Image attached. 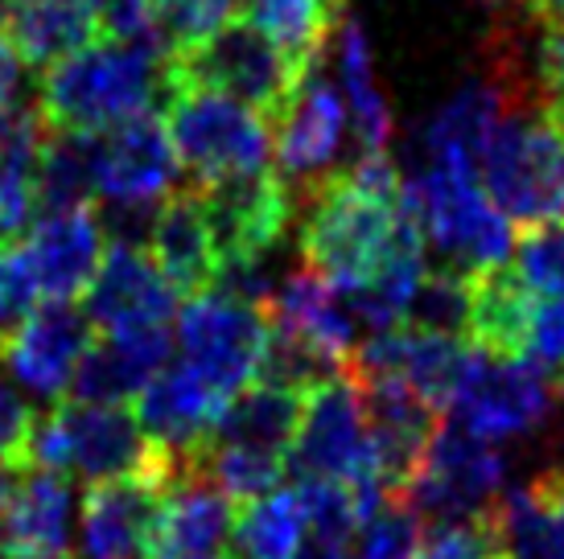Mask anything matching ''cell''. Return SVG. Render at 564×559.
<instances>
[{
  "label": "cell",
  "mask_w": 564,
  "mask_h": 559,
  "mask_svg": "<svg viewBox=\"0 0 564 559\" xmlns=\"http://www.w3.org/2000/svg\"><path fill=\"white\" fill-rule=\"evenodd\" d=\"M165 87V58L153 42L95 37L91 46L66 54L63 63L42 70L37 103L46 111L50 132L99 136L124 124L128 116L153 111Z\"/></svg>",
  "instance_id": "obj_1"
},
{
  "label": "cell",
  "mask_w": 564,
  "mask_h": 559,
  "mask_svg": "<svg viewBox=\"0 0 564 559\" xmlns=\"http://www.w3.org/2000/svg\"><path fill=\"white\" fill-rule=\"evenodd\" d=\"M30 469H54L83 482L149 478L170 485L182 473V452L158 445L128 404L66 399L37 416L30 436Z\"/></svg>",
  "instance_id": "obj_2"
},
{
  "label": "cell",
  "mask_w": 564,
  "mask_h": 559,
  "mask_svg": "<svg viewBox=\"0 0 564 559\" xmlns=\"http://www.w3.org/2000/svg\"><path fill=\"white\" fill-rule=\"evenodd\" d=\"M412 222L404 189H371L338 169L305 202L301 260L343 293L359 288L383 267Z\"/></svg>",
  "instance_id": "obj_3"
},
{
  "label": "cell",
  "mask_w": 564,
  "mask_h": 559,
  "mask_svg": "<svg viewBox=\"0 0 564 559\" xmlns=\"http://www.w3.org/2000/svg\"><path fill=\"white\" fill-rule=\"evenodd\" d=\"M404 202L421 222L424 243L441 255V267L478 276L486 267L507 264L516 251V222L486 198L478 169L421 165L404 177Z\"/></svg>",
  "instance_id": "obj_4"
},
{
  "label": "cell",
  "mask_w": 564,
  "mask_h": 559,
  "mask_svg": "<svg viewBox=\"0 0 564 559\" xmlns=\"http://www.w3.org/2000/svg\"><path fill=\"white\" fill-rule=\"evenodd\" d=\"M486 198L516 227H540L564 215V132L549 108L511 111L478 156Z\"/></svg>",
  "instance_id": "obj_5"
},
{
  "label": "cell",
  "mask_w": 564,
  "mask_h": 559,
  "mask_svg": "<svg viewBox=\"0 0 564 559\" xmlns=\"http://www.w3.org/2000/svg\"><path fill=\"white\" fill-rule=\"evenodd\" d=\"M161 99L177 161L194 177V186H215L268 169L272 128L256 108L239 103L236 95L165 83Z\"/></svg>",
  "instance_id": "obj_6"
},
{
  "label": "cell",
  "mask_w": 564,
  "mask_h": 559,
  "mask_svg": "<svg viewBox=\"0 0 564 559\" xmlns=\"http://www.w3.org/2000/svg\"><path fill=\"white\" fill-rule=\"evenodd\" d=\"M289 465H297V473L346 482L359 494L367 518L388 497V485L376 465V445H371V424H367L359 383L350 379L346 366L305 391V412H301V428L289 449Z\"/></svg>",
  "instance_id": "obj_7"
},
{
  "label": "cell",
  "mask_w": 564,
  "mask_h": 559,
  "mask_svg": "<svg viewBox=\"0 0 564 559\" xmlns=\"http://www.w3.org/2000/svg\"><path fill=\"white\" fill-rule=\"evenodd\" d=\"M305 66L293 63L264 30H256L248 17L227 21L210 33L203 46L165 63V83L173 87H206V91L236 95L239 103L256 108L264 120H281L289 99L305 83Z\"/></svg>",
  "instance_id": "obj_8"
},
{
  "label": "cell",
  "mask_w": 564,
  "mask_h": 559,
  "mask_svg": "<svg viewBox=\"0 0 564 559\" xmlns=\"http://www.w3.org/2000/svg\"><path fill=\"white\" fill-rule=\"evenodd\" d=\"M268 333L272 329H268L260 305H248V300L227 296L219 288H206L177 309L173 346H177L186 366H194L203 379H210L215 387L236 399L260 374Z\"/></svg>",
  "instance_id": "obj_9"
},
{
  "label": "cell",
  "mask_w": 564,
  "mask_h": 559,
  "mask_svg": "<svg viewBox=\"0 0 564 559\" xmlns=\"http://www.w3.org/2000/svg\"><path fill=\"white\" fill-rule=\"evenodd\" d=\"M502 490H507L502 452L470 428H462L457 419L454 424L441 419L416 473L395 497L408 502L421 518H462V514L495 511Z\"/></svg>",
  "instance_id": "obj_10"
},
{
  "label": "cell",
  "mask_w": 564,
  "mask_h": 559,
  "mask_svg": "<svg viewBox=\"0 0 564 559\" xmlns=\"http://www.w3.org/2000/svg\"><path fill=\"white\" fill-rule=\"evenodd\" d=\"M95 342V326L87 321L79 300H42L13 329L0 333V366L17 387L58 404L70 395L75 371Z\"/></svg>",
  "instance_id": "obj_11"
},
{
  "label": "cell",
  "mask_w": 564,
  "mask_h": 559,
  "mask_svg": "<svg viewBox=\"0 0 564 559\" xmlns=\"http://www.w3.org/2000/svg\"><path fill=\"white\" fill-rule=\"evenodd\" d=\"M552 416L549 374L523 358H502L474 350L470 374L454 399V419L490 445L540 432Z\"/></svg>",
  "instance_id": "obj_12"
},
{
  "label": "cell",
  "mask_w": 564,
  "mask_h": 559,
  "mask_svg": "<svg viewBox=\"0 0 564 559\" xmlns=\"http://www.w3.org/2000/svg\"><path fill=\"white\" fill-rule=\"evenodd\" d=\"M346 140V99L343 87L317 75V66L305 75L297 95L276 120L272 149H276V173L293 189L297 206H305L317 189L338 173V153Z\"/></svg>",
  "instance_id": "obj_13"
},
{
  "label": "cell",
  "mask_w": 564,
  "mask_h": 559,
  "mask_svg": "<svg viewBox=\"0 0 564 559\" xmlns=\"http://www.w3.org/2000/svg\"><path fill=\"white\" fill-rule=\"evenodd\" d=\"M198 194H203L210 234H215L219 267L264 264L268 251L281 243V234L289 231V222L297 215L293 189L272 169L198 186Z\"/></svg>",
  "instance_id": "obj_14"
},
{
  "label": "cell",
  "mask_w": 564,
  "mask_h": 559,
  "mask_svg": "<svg viewBox=\"0 0 564 559\" xmlns=\"http://www.w3.org/2000/svg\"><path fill=\"white\" fill-rule=\"evenodd\" d=\"M478 346L470 338H454V333H433V329L416 326H392L383 333H371L355 354L346 358L350 371L362 374H388L412 387L421 399L433 407H454L457 391L466 383Z\"/></svg>",
  "instance_id": "obj_15"
},
{
  "label": "cell",
  "mask_w": 564,
  "mask_h": 559,
  "mask_svg": "<svg viewBox=\"0 0 564 559\" xmlns=\"http://www.w3.org/2000/svg\"><path fill=\"white\" fill-rule=\"evenodd\" d=\"M177 288L158 267L149 248H128V243H108V255L99 272L91 276L87 293L79 296L87 321L95 333H141V329L170 326L177 313Z\"/></svg>",
  "instance_id": "obj_16"
},
{
  "label": "cell",
  "mask_w": 564,
  "mask_h": 559,
  "mask_svg": "<svg viewBox=\"0 0 564 559\" xmlns=\"http://www.w3.org/2000/svg\"><path fill=\"white\" fill-rule=\"evenodd\" d=\"M231 539H236L231 497L182 457V473L161 494L141 559H227Z\"/></svg>",
  "instance_id": "obj_17"
},
{
  "label": "cell",
  "mask_w": 564,
  "mask_h": 559,
  "mask_svg": "<svg viewBox=\"0 0 564 559\" xmlns=\"http://www.w3.org/2000/svg\"><path fill=\"white\" fill-rule=\"evenodd\" d=\"M95 144V198L99 202H161L177 186V149L165 116L141 111L124 124L91 136Z\"/></svg>",
  "instance_id": "obj_18"
},
{
  "label": "cell",
  "mask_w": 564,
  "mask_h": 559,
  "mask_svg": "<svg viewBox=\"0 0 564 559\" xmlns=\"http://www.w3.org/2000/svg\"><path fill=\"white\" fill-rule=\"evenodd\" d=\"M25 251L46 300H79L108 255V231L95 206L54 210L37 215L25 234Z\"/></svg>",
  "instance_id": "obj_19"
},
{
  "label": "cell",
  "mask_w": 564,
  "mask_h": 559,
  "mask_svg": "<svg viewBox=\"0 0 564 559\" xmlns=\"http://www.w3.org/2000/svg\"><path fill=\"white\" fill-rule=\"evenodd\" d=\"M227 404H231L227 391H219L210 379H203L177 358L132 399V412L158 445L186 457L215 436Z\"/></svg>",
  "instance_id": "obj_20"
},
{
  "label": "cell",
  "mask_w": 564,
  "mask_h": 559,
  "mask_svg": "<svg viewBox=\"0 0 564 559\" xmlns=\"http://www.w3.org/2000/svg\"><path fill=\"white\" fill-rule=\"evenodd\" d=\"M4 559H75V485L54 469H25L0 523Z\"/></svg>",
  "instance_id": "obj_21"
},
{
  "label": "cell",
  "mask_w": 564,
  "mask_h": 559,
  "mask_svg": "<svg viewBox=\"0 0 564 559\" xmlns=\"http://www.w3.org/2000/svg\"><path fill=\"white\" fill-rule=\"evenodd\" d=\"M268 326L293 338V342L310 346L322 358L346 366V358L355 354V317L346 309L343 288H334L326 276H317L314 267H297L264 300Z\"/></svg>",
  "instance_id": "obj_22"
},
{
  "label": "cell",
  "mask_w": 564,
  "mask_h": 559,
  "mask_svg": "<svg viewBox=\"0 0 564 559\" xmlns=\"http://www.w3.org/2000/svg\"><path fill=\"white\" fill-rule=\"evenodd\" d=\"M165 485L149 478L91 482L79 506L75 559H141Z\"/></svg>",
  "instance_id": "obj_23"
},
{
  "label": "cell",
  "mask_w": 564,
  "mask_h": 559,
  "mask_svg": "<svg viewBox=\"0 0 564 559\" xmlns=\"http://www.w3.org/2000/svg\"><path fill=\"white\" fill-rule=\"evenodd\" d=\"M173 333L161 329H141V333H95L91 350L83 354L70 395L79 404H132L153 379H158L173 358Z\"/></svg>",
  "instance_id": "obj_24"
},
{
  "label": "cell",
  "mask_w": 564,
  "mask_h": 559,
  "mask_svg": "<svg viewBox=\"0 0 564 559\" xmlns=\"http://www.w3.org/2000/svg\"><path fill=\"white\" fill-rule=\"evenodd\" d=\"M149 255L173 280L182 296H198L215 288L219 276V251L206 222V206L198 186H173L158 202L153 231H149Z\"/></svg>",
  "instance_id": "obj_25"
},
{
  "label": "cell",
  "mask_w": 564,
  "mask_h": 559,
  "mask_svg": "<svg viewBox=\"0 0 564 559\" xmlns=\"http://www.w3.org/2000/svg\"><path fill=\"white\" fill-rule=\"evenodd\" d=\"M334 70H338V87H343L346 111L355 120V144L359 156L388 153L395 136V116L388 99L379 91L376 58H371V42L367 30L350 17H338L334 30Z\"/></svg>",
  "instance_id": "obj_26"
},
{
  "label": "cell",
  "mask_w": 564,
  "mask_h": 559,
  "mask_svg": "<svg viewBox=\"0 0 564 559\" xmlns=\"http://www.w3.org/2000/svg\"><path fill=\"white\" fill-rule=\"evenodd\" d=\"M4 30H9L4 37L13 42L17 58L37 70L63 63L66 54L104 37L95 0H17Z\"/></svg>",
  "instance_id": "obj_27"
},
{
  "label": "cell",
  "mask_w": 564,
  "mask_h": 559,
  "mask_svg": "<svg viewBox=\"0 0 564 559\" xmlns=\"http://www.w3.org/2000/svg\"><path fill=\"white\" fill-rule=\"evenodd\" d=\"M535 293L511 264H495L470 276V342L502 358L523 354V333Z\"/></svg>",
  "instance_id": "obj_28"
},
{
  "label": "cell",
  "mask_w": 564,
  "mask_h": 559,
  "mask_svg": "<svg viewBox=\"0 0 564 559\" xmlns=\"http://www.w3.org/2000/svg\"><path fill=\"white\" fill-rule=\"evenodd\" d=\"M301 412H305V391L276 387V383H251L227 404L210 440L289 452L301 428Z\"/></svg>",
  "instance_id": "obj_29"
},
{
  "label": "cell",
  "mask_w": 564,
  "mask_h": 559,
  "mask_svg": "<svg viewBox=\"0 0 564 559\" xmlns=\"http://www.w3.org/2000/svg\"><path fill=\"white\" fill-rule=\"evenodd\" d=\"M338 9H343L338 0H251L243 17L256 30H264L293 63L314 70L334 42L338 17H343Z\"/></svg>",
  "instance_id": "obj_30"
},
{
  "label": "cell",
  "mask_w": 564,
  "mask_h": 559,
  "mask_svg": "<svg viewBox=\"0 0 564 559\" xmlns=\"http://www.w3.org/2000/svg\"><path fill=\"white\" fill-rule=\"evenodd\" d=\"M305 544H310V523L297 490H272L256 502H243L227 559H297Z\"/></svg>",
  "instance_id": "obj_31"
},
{
  "label": "cell",
  "mask_w": 564,
  "mask_h": 559,
  "mask_svg": "<svg viewBox=\"0 0 564 559\" xmlns=\"http://www.w3.org/2000/svg\"><path fill=\"white\" fill-rule=\"evenodd\" d=\"M186 461L203 469L231 502H256V497L272 494V490H281L284 473H289V452L227 445V440H206L203 449L186 452Z\"/></svg>",
  "instance_id": "obj_32"
},
{
  "label": "cell",
  "mask_w": 564,
  "mask_h": 559,
  "mask_svg": "<svg viewBox=\"0 0 564 559\" xmlns=\"http://www.w3.org/2000/svg\"><path fill=\"white\" fill-rule=\"evenodd\" d=\"M495 527H499L502 556L511 559H564V523L552 506L535 494V485L502 490L495 502Z\"/></svg>",
  "instance_id": "obj_33"
},
{
  "label": "cell",
  "mask_w": 564,
  "mask_h": 559,
  "mask_svg": "<svg viewBox=\"0 0 564 559\" xmlns=\"http://www.w3.org/2000/svg\"><path fill=\"white\" fill-rule=\"evenodd\" d=\"M95 198V144L91 136L50 132L37 161V215L91 206Z\"/></svg>",
  "instance_id": "obj_34"
},
{
  "label": "cell",
  "mask_w": 564,
  "mask_h": 559,
  "mask_svg": "<svg viewBox=\"0 0 564 559\" xmlns=\"http://www.w3.org/2000/svg\"><path fill=\"white\" fill-rule=\"evenodd\" d=\"M236 0H149V37L161 58H182L231 21Z\"/></svg>",
  "instance_id": "obj_35"
},
{
  "label": "cell",
  "mask_w": 564,
  "mask_h": 559,
  "mask_svg": "<svg viewBox=\"0 0 564 559\" xmlns=\"http://www.w3.org/2000/svg\"><path fill=\"white\" fill-rule=\"evenodd\" d=\"M404 326L470 338V276L441 264L424 267L421 284L412 293V305H408Z\"/></svg>",
  "instance_id": "obj_36"
},
{
  "label": "cell",
  "mask_w": 564,
  "mask_h": 559,
  "mask_svg": "<svg viewBox=\"0 0 564 559\" xmlns=\"http://www.w3.org/2000/svg\"><path fill=\"white\" fill-rule=\"evenodd\" d=\"M293 490H297L305 523H310V539H317V544L346 547L359 535L362 523H367V511H362L359 494L346 482L301 473V482L293 485Z\"/></svg>",
  "instance_id": "obj_37"
},
{
  "label": "cell",
  "mask_w": 564,
  "mask_h": 559,
  "mask_svg": "<svg viewBox=\"0 0 564 559\" xmlns=\"http://www.w3.org/2000/svg\"><path fill=\"white\" fill-rule=\"evenodd\" d=\"M355 559H421V514L388 494L355 535Z\"/></svg>",
  "instance_id": "obj_38"
},
{
  "label": "cell",
  "mask_w": 564,
  "mask_h": 559,
  "mask_svg": "<svg viewBox=\"0 0 564 559\" xmlns=\"http://www.w3.org/2000/svg\"><path fill=\"white\" fill-rule=\"evenodd\" d=\"M502 556L495 511L462 518H429L421 530V559H495Z\"/></svg>",
  "instance_id": "obj_39"
},
{
  "label": "cell",
  "mask_w": 564,
  "mask_h": 559,
  "mask_svg": "<svg viewBox=\"0 0 564 559\" xmlns=\"http://www.w3.org/2000/svg\"><path fill=\"white\" fill-rule=\"evenodd\" d=\"M519 280L532 288L535 296H564V222H540L528 227L516 243V264Z\"/></svg>",
  "instance_id": "obj_40"
},
{
  "label": "cell",
  "mask_w": 564,
  "mask_h": 559,
  "mask_svg": "<svg viewBox=\"0 0 564 559\" xmlns=\"http://www.w3.org/2000/svg\"><path fill=\"white\" fill-rule=\"evenodd\" d=\"M42 284L33 276L30 251H25V239L21 243H9L0 248V333L13 329L25 313H33L42 305Z\"/></svg>",
  "instance_id": "obj_41"
},
{
  "label": "cell",
  "mask_w": 564,
  "mask_h": 559,
  "mask_svg": "<svg viewBox=\"0 0 564 559\" xmlns=\"http://www.w3.org/2000/svg\"><path fill=\"white\" fill-rule=\"evenodd\" d=\"M519 358L544 374L564 366V296H535Z\"/></svg>",
  "instance_id": "obj_42"
},
{
  "label": "cell",
  "mask_w": 564,
  "mask_h": 559,
  "mask_svg": "<svg viewBox=\"0 0 564 559\" xmlns=\"http://www.w3.org/2000/svg\"><path fill=\"white\" fill-rule=\"evenodd\" d=\"M33 407L17 395V387L4 379L0 366V465L4 469H30V436H33Z\"/></svg>",
  "instance_id": "obj_43"
},
{
  "label": "cell",
  "mask_w": 564,
  "mask_h": 559,
  "mask_svg": "<svg viewBox=\"0 0 564 559\" xmlns=\"http://www.w3.org/2000/svg\"><path fill=\"white\" fill-rule=\"evenodd\" d=\"M535 75H540V91L549 99L552 116L564 111V21L544 25V37L535 42Z\"/></svg>",
  "instance_id": "obj_44"
},
{
  "label": "cell",
  "mask_w": 564,
  "mask_h": 559,
  "mask_svg": "<svg viewBox=\"0 0 564 559\" xmlns=\"http://www.w3.org/2000/svg\"><path fill=\"white\" fill-rule=\"evenodd\" d=\"M21 58H17V50H13V42L0 33V111L9 108L17 99V83H21Z\"/></svg>",
  "instance_id": "obj_45"
},
{
  "label": "cell",
  "mask_w": 564,
  "mask_h": 559,
  "mask_svg": "<svg viewBox=\"0 0 564 559\" xmlns=\"http://www.w3.org/2000/svg\"><path fill=\"white\" fill-rule=\"evenodd\" d=\"M532 485H535V494H540L552 506V514H556V518L564 523V465L544 469V473H540Z\"/></svg>",
  "instance_id": "obj_46"
},
{
  "label": "cell",
  "mask_w": 564,
  "mask_h": 559,
  "mask_svg": "<svg viewBox=\"0 0 564 559\" xmlns=\"http://www.w3.org/2000/svg\"><path fill=\"white\" fill-rule=\"evenodd\" d=\"M523 9H528V17H535L540 25H556V21H564V0H519Z\"/></svg>",
  "instance_id": "obj_47"
},
{
  "label": "cell",
  "mask_w": 564,
  "mask_h": 559,
  "mask_svg": "<svg viewBox=\"0 0 564 559\" xmlns=\"http://www.w3.org/2000/svg\"><path fill=\"white\" fill-rule=\"evenodd\" d=\"M297 559H350V556H346V547H338V544H317V539H310V544L301 547Z\"/></svg>",
  "instance_id": "obj_48"
},
{
  "label": "cell",
  "mask_w": 564,
  "mask_h": 559,
  "mask_svg": "<svg viewBox=\"0 0 564 559\" xmlns=\"http://www.w3.org/2000/svg\"><path fill=\"white\" fill-rule=\"evenodd\" d=\"M25 469H4L0 465V523H4V511H9V502H13V490H17V478H21Z\"/></svg>",
  "instance_id": "obj_49"
},
{
  "label": "cell",
  "mask_w": 564,
  "mask_h": 559,
  "mask_svg": "<svg viewBox=\"0 0 564 559\" xmlns=\"http://www.w3.org/2000/svg\"><path fill=\"white\" fill-rule=\"evenodd\" d=\"M17 0H0V25H9V17H13Z\"/></svg>",
  "instance_id": "obj_50"
},
{
  "label": "cell",
  "mask_w": 564,
  "mask_h": 559,
  "mask_svg": "<svg viewBox=\"0 0 564 559\" xmlns=\"http://www.w3.org/2000/svg\"><path fill=\"white\" fill-rule=\"evenodd\" d=\"M556 124H561V132H564V111H556Z\"/></svg>",
  "instance_id": "obj_51"
},
{
  "label": "cell",
  "mask_w": 564,
  "mask_h": 559,
  "mask_svg": "<svg viewBox=\"0 0 564 559\" xmlns=\"http://www.w3.org/2000/svg\"><path fill=\"white\" fill-rule=\"evenodd\" d=\"M556 374H561V395H564V366H561V371H556Z\"/></svg>",
  "instance_id": "obj_52"
},
{
  "label": "cell",
  "mask_w": 564,
  "mask_h": 559,
  "mask_svg": "<svg viewBox=\"0 0 564 559\" xmlns=\"http://www.w3.org/2000/svg\"><path fill=\"white\" fill-rule=\"evenodd\" d=\"M236 4H243V9H248V4H251V0H236Z\"/></svg>",
  "instance_id": "obj_53"
},
{
  "label": "cell",
  "mask_w": 564,
  "mask_h": 559,
  "mask_svg": "<svg viewBox=\"0 0 564 559\" xmlns=\"http://www.w3.org/2000/svg\"><path fill=\"white\" fill-rule=\"evenodd\" d=\"M0 559H4V544H0Z\"/></svg>",
  "instance_id": "obj_54"
},
{
  "label": "cell",
  "mask_w": 564,
  "mask_h": 559,
  "mask_svg": "<svg viewBox=\"0 0 564 559\" xmlns=\"http://www.w3.org/2000/svg\"><path fill=\"white\" fill-rule=\"evenodd\" d=\"M495 559H511V556H495Z\"/></svg>",
  "instance_id": "obj_55"
},
{
  "label": "cell",
  "mask_w": 564,
  "mask_h": 559,
  "mask_svg": "<svg viewBox=\"0 0 564 559\" xmlns=\"http://www.w3.org/2000/svg\"><path fill=\"white\" fill-rule=\"evenodd\" d=\"M338 4H343V0H338Z\"/></svg>",
  "instance_id": "obj_56"
},
{
  "label": "cell",
  "mask_w": 564,
  "mask_h": 559,
  "mask_svg": "<svg viewBox=\"0 0 564 559\" xmlns=\"http://www.w3.org/2000/svg\"><path fill=\"white\" fill-rule=\"evenodd\" d=\"M490 4H495V0H490Z\"/></svg>",
  "instance_id": "obj_57"
}]
</instances>
